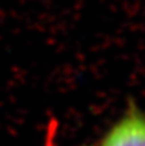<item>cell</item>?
Returning <instances> with one entry per match:
<instances>
[{
    "mask_svg": "<svg viewBox=\"0 0 145 146\" xmlns=\"http://www.w3.org/2000/svg\"><path fill=\"white\" fill-rule=\"evenodd\" d=\"M100 146H145V113L128 109L105 133Z\"/></svg>",
    "mask_w": 145,
    "mask_h": 146,
    "instance_id": "1",
    "label": "cell"
}]
</instances>
